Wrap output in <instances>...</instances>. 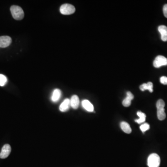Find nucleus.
<instances>
[{
	"mask_svg": "<svg viewBox=\"0 0 167 167\" xmlns=\"http://www.w3.org/2000/svg\"><path fill=\"white\" fill-rule=\"evenodd\" d=\"M165 104L163 99L158 100L156 103V108H157V118L159 120H164L165 119L166 115L165 112L164 107Z\"/></svg>",
	"mask_w": 167,
	"mask_h": 167,
	"instance_id": "obj_1",
	"label": "nucleus"
},
{
	"mask_svg": "<svg viewBox=\"0 0 167 167\" xmlns=\"http://www.w3.org/2000/svg\"><path fill=\"white\" fill-rule=\"evenodd\" d=\"M10 11L13 18L15 20H22L24 17V13L23 10L20 7L18 6L13 5L10 8Z\"/></svg>",
	"mask_w": 167,
	"mask_h": 167,
	"instance_id": "obj_2",
	"label": "nucleus"
},
{
	"mask_svg": "<svg viewBox=\"0 0 167 167\" xmlns=\"http://www.w3.org/2000/svg\"><path fill=\"white\" fill-rule=\"evenodd\" d=\"M160 163V156L157 154H151L148 158V165L149 167H159Z\"/></svg>",
	"mask_w": 167,
	"mask_h": 167,
	"instance_id": "obj_3",
	"label": "nucleus"
},
{
	"mask_svg": "<svg viewBox=\"0 0 167 167\" xmlns=\"http://www.w3.org/2000/svg\"><path fill=\"white\" fill-rule=\"evenodd\" d=\"M60 12L64 15H69L75 12V8L73 6L70 4H65L60 7Z\"/></svg>",
	"mask_w": 167,
	"mask_h": 167,
	"instance_id": "obj_4",
	"label": "nucleus"
},
{
	"mask_svg": "<svg viewBox=\"0 0 167 167\" xmlns=\"http://www.w3.org/2000/svg\"><path fill=\"white\" fill-rule=\"evenodd\" d=\"M167 58L164 56H157L153 62L154 67L155 68H159L162 66H167Z\"/></svg>",
	"mask_w": 167,
	"mask_h": 167,
	"instance_id": "obj_5",
	"label": "nucleus"
},
{
	"mask_svg": "<svg viewBox=\"0 0 167 167\" xmlns=\"http://www.w3.org/2000/svg\"><path fill=\"white\" fill-rule=\"evenodd\" d=\"M11 151V148L10 145L6 144L2 148V150L0 153V158L1 159H5L7 158Z\"/></svg>",
	"mask_w": 167,
	"mask_h": 167,
	"instance_id": "obj_6",
	"label": "nucleus"
},
{
	"mask_svg": "<svg viewBox=\"0 0 167 167\" xmlns=\"http://www.w3.org/2000/svg\"><path fill=\"white\" fill-rule=\"evenodd\" d=\"M11 42L12 39L9 36H0V48H7L11 44Z\"/></svg>",
	"mask_w": 167,
	"mask_h": 167,
	"instance_id": "obj_7",
	"label": "nucleus"
},
{
	"mask_svg": "<svg viewBox=\"0 0 167 167\" xmlns=\"http://www.w3.org/2000/svg\"><path fill=\"white\" fill-rule=\"evenodd\" d=\"M134 95L130 92L127 93V97L125 98L122 102L123 105L124 107H129L130 106L131 103V101L134 99Z\"/></svg>",
	"mask_w": 167,
	"mask_h": 167,
	"instance_id": "obj_8",
	"label": "nucleus"
},
{
	"mask_svg": "<svg viewBox=\"0 0 167 167\" xmlns=\"http://www.w3.org/2000/svg\"><path fill=\"white\" fill-rule=\"evenodd\" d=\"M70 105L73 109H77L79 105V98L78 96L74 95L70 99Z\"/></svg>",
	"mask_w": 167,
	"mask_h": 167,
	"instance_id": "obj_9",
	"label": "nucleus"
},
{
	"mask_svg": "<svg viewBox=\"0 0 167 167\" xmlns=\"http://www.w3.org/2000/svg\"><path fill=\"white\" fill-rule=\"evenodd\" d=\"M158 31L161 34V39L164 42L167 41V27L161 25L158 28Z\"/></svg>",
	"mask_w": 167,
	"mask_h": 167,
	"instance_id": "obj_10",
	"label": "nucleus"
},
{
	"mask_svg": "<svg viewBox=\"0 0 167 167\" xmlns=\"http://www.w3.org/2000/svg\"><path fill=\"white\" fill-rule=\"evenodd\" d=\"M70 106V100L68 99H66L60 104L59 110L61 112H66L69 109Z\"/></svg>",
	"mask_w": 167,
	"mask_h": 167,
	"instance_id": "obj_11",
	"label": "nucleus"
},
{
	"mask_svg": "<svg viewBox=\"0 0 167 167\" xmlns=\"http://www.w3.org/2000/svg\"><path fill=\"white\" fill-rule=\"evenodd\" d=\"M82 105L86 111L89 112H93L94 111V105L88 100H84L82 102Z\"/></svg>",
	"mask_w": 167,
	"mask_h": 167,
	"instance_id": "obj_12",
	"label": "nucleus"
},
{
	"mask_svg": "<svg viewBox=\"0 0 167 167\" xmlns=\"http://www.w3.org/2000/svg\"><path fill=\"white\" fill-rule=\"evenodd\" d=\"M61 91L59 89H56L53 91L52 96L51 100L53 102H57L59 100L61 96Z\"/></svg>",
	"mask_w": 167,
	"mask_h": 167,
	"instance_id": "obj_13",
	"label": "nucleus"
},
{
	"mask_svg": "<svg viewBox=\"0 0 167 167\" xmlns=\"http://www.w3.org/2000/svg\"><path fill=\"white\" fill-rule=\"evenodd\" d=\"M153 84L152 82H149L147 83H144L140 86V89L142 91L149 90L150 93L153 92Z\"/></svg>",
	"mask_w": 167,
	"mask_h": 167,
	"instance_id": "obj_14",
	"label": "nucleus"
},
{
	"mask_svg": "<svg viewBox=\"0 0 167 167\" xmlns=\"http://www.w3.org/2000/svg\"><path fill=\"white\" fill-rule=\"evenodd\" d=\"M120 127L122 130L127 134H130L132 131V129L129 124L125 122H122L120 124Z\"/></svg>",
	"mask_w": 167,
	"mask_h": 167,
	"instance_id": "obj_15",
	"label": "nucleus"
},
{
	"mask_svg": "<svg viewBox=\"0 0 167 167\" xmlns=\"http://www.w3.org/2000/svg\"><path fill=\"white\" fill-rule=\"evenodd\" d=\"M137 115L139 117V119L135 120V122L136 123L139 124H141L143 123L145 121L146 117L145 114L139 111L137 112Z\"/></svg>",
	"mask_w": 167,
	"mask_h": 167,
	"instance_id": "obj_16",
	"label": "nucleus"
},
{
	"mask_svg": "<svg viewBox=\"0 0 167 167\" xmlns=\"http://www.w3.org/2000/svg\"><path fill=\"white\" fill-rule=\"evenodd\" d=\"M7 78L5 76L0 74V86H3L7 83Z\"/></svg>",
	"mask_w": 167,
	"mask_h": 167,
	"instance_id": "obj_17",
	"label": "nucleus"
},
{
	"mask_svg": "<svg viewBox=\"0 0 167 167\" xmlns=\"http://www.w3.org/2000/svg\"><path fill=\"white\" fill-rule=\"evenodd\" d=\"M140 128L142 132H144L149 129L150 126L148 123H144L140 126Z\"/></svg>",
	"mask_w": 167,
	"mask_h": 167,
	"instance_id": "obj_18",
	"label": "nucleus"
},
{
	"mask_svg": "<svg viewBox=\"0 0 167 167\" xmlns=\"http://www.w3.org/2000/svg\"><path fill=\"white\" fill-rule=\"evenodd\" d=\"M160 82L162 84L167 85V77L166 76H162L160 78Z\"/></svg>",
	"mask_w": 167,
	"mask_h": 167,
	"instance_id": "obj_19",
	"label": "nucleus"
},
{
	"mask_svg": "<svg viewBox=\"0 0 167 167\" xmlns=\"http://www.w3.org/2000/svg\"><path fill=\"white\" fill-rule=\"evenodd\" d=\"M163 12L165 17L167 18V4L165 5L163 8Z\"/></svg>",
	"mask_w": 167,
	"mask_h": 167,
	"instance_id": "obj_20",
	"label": "nucleus"
}]
</instances>
